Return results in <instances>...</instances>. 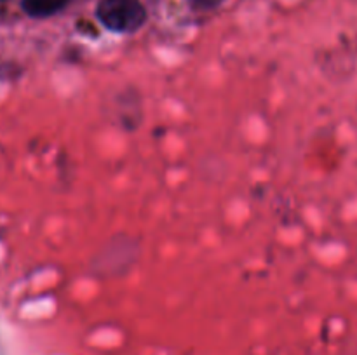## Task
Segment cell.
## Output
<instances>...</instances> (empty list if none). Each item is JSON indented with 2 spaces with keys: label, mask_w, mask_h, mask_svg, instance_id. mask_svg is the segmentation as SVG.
Returning a JSON list of instances; mask_svg holds the SVG:
<instances>
[{
  "label": "cell",
  "mask_w": 357,
  "mask_h": 355,
  "mask_svg": "<svg viewBox=\"0 0 357 355\" xmlns=\"http://www.w3.org/2000/svg\"><path fill=\"white\" fill-rule=\"evenodd\" d=\"M96 17L107 30L132 33L146 21V10L138 0H100Z\"/></svg>",
  "instance_id": "1"
},
{
  "label": "cell",
  "mask_w": 357,
  "mask_h": 355,
  "mask_svg": "<svg viewBox=\"0 0 357 355\" xmlns=\"http://www.w3.org/2000/svg\"><path fill=\"white\" fill-rule=\"evenodd\" d=\"M68 0H23L21 7L31 17H49L65 9Z\"/></svg>",
  "instance_id": "2"
},
{
  "label": "cell",
  "mask_w": 357,
  "mask_h": 355,
  "mask_svg": "<svg viewBox=\"0 0 357 355\" xmlns=\"http://www.w3.org/2000/svg\"><path fill=\"white\" fill-rule=\"evenodd\" d=\"M197 7H202V9H211V7L220 6L223 0H192Z\"/></svg>",
  "instance_id": "3"
}]
</instances>
